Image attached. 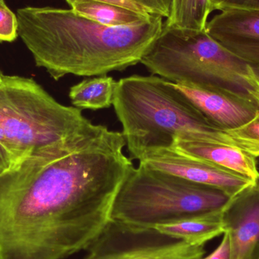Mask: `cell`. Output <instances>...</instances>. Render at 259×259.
Returning <instances> with one entry per match:
<instances>
[{
    "mask_svg": "<svg viewBox=\"0 0 259 259\" xmlns=\"http://www.w3.org/2000/svg\"><path fill=\"white\" fill-rule=\"evenodd\" d=\"M207 33L259 71V11L228 9L207 23Z\"/></svg>",
    "mask_w": 259,
    "mask_h": 259,
    "instance_id": "cell-11",
    "label": "cell"
},
{
    "mask_svg": "<svg viewBox=\"0 0 259 259\" xmlns=\"http://www.w3.org/2000/svg\"><path fill=\"white\" fill-rule=\"evenodd\" d=\"M173 149L251 181L259 178L256 158L237 146L199 140L182 133L175 137Z\"/></svg>",
    "mask_w": 259,
    "mask_h": 259,
    "instance_id": "cell-12",
    "label": "cell"
},
{
    "mask_svg": "<svg viewBox=\"0 0 259 259\" xmlns=\"http://www.w3.org/2000/svg\"><path fill=\"white\" fill-rule=\"evenodd\" d=\"M222 220L231 259H259V178L231 198Z\"/></svg>",
    "mask_w": 259,
    "mask_h": 259,
    "instance_id": "cell-9",
    "label": "cell"
},
{
    "mask_svg": "<svg viewBox=\"0 0 259 259\" xmlns=\"http://www.w3.org/2000/svg\"><path fill=\"white\" fill-rule=\"evenodd\" d=\"M212 12L210 0H173L171 12L164 25L177 28L204 30Z\"/></svg>",
    "mask_w": 259,
    "mask_h": 259,
    "instance_id": "cell-16",
    "label": "cell"
},
{
    "mask_svg": "<svg viewBox=\"0 0 259 259\" xmlns=\"http://www.w3.org/2000/svg\"><path fill=\"white\" fill-rule=\"evenodd\" d=\"M143 6L149 13L160 15L162 18H169L171 12L173 0H131Z\"/></svg>",
    "mask_w": 259,
    "mask_h": 259,
    "instance_id": "cell-20",
    "label": "cell"
},
{
    "mask_svg": "<svg viewBox=\"0 0 259 259\" xmlns=\"http://www.w3.org/2000/svg\"><path fill=\"white\" fill-rule=\"evenodd\" d=\"M6 4V3H5L4 0H0V5H4Z\"/></svg>",
    "mask_w": 259,
    "mask_h": 259,
    "instance_id": "cell-25",
    "label": "cell"
},
{
    "mask_svg": "<svg viewBox=\"0 0 259 259\" xmlns=\"http://www.w3.org/2000/svg\"><path fill=\"white\" fill-rule=\"evenodd\" d=\"M18 164L7 140L0 128V174L13 168Z\"/></svg>",
    "mask_w": 259,
    "mask_h": 259,
    "instance_id": "cell-21",
    "label": "cell"
},
{
    "mask_svg": "<svg viewBox=\"0 0 259 259\" xmlns=\"http://www.w3.org/2000/svg\"><path fill=\"white\" fill-rule=\"evenodd\" d=\"M67 3L71 6L74 2L78 0H66ZM95 1L104 2V3H112V4L117 5V6H122V7L127 8L131 10L136 11V12H142V13H149L147 10L143 6L134 3L131 0H95ZM150 14V13H149Z\"/></svg>",
    "mask_w": 259,
    "mask_h": 259,
    "instance_id": "cell-24",
    "label": "cell"
},
{
    "mask_svg": "<svg viewBox=\"0 0 259 259\" xmlns=\"http://www.w3.org/2000/svg\"><path fill=\"white\" fill-rule=\"evenodd\" d=\"M3 73H2V71H0V80H1V77H3Z\"/></svg>",
    "mask_w": 259,
    "mask_h": 259,
    "instance_id": "cell-26",
    "label": "cell"
},
{
    "mask_svg": "<svg viewBox=\"0 0 259 259\" xmlns=\"http://www.w3.org/2000/svg\"><path fill=\"white\" fill-rule=\"evenodd\" d=\"M200 259H231V243L228 234H224L220 244L210 255Z\"/></svg>",
    "mask_w": 259,
    "mask_h": 259,
    "instance_id": "cell-22",
    "label": "cell"
},
{
    "mask_svg": "<svg viewBox=\"0 0 259 259\" xmlns=\"http://www.w3.org/2000/svg\"><path fill=\"white\" fill-rule=\"evenodd\" d=\"M122 126L131 159L173 149L178 134L235 146L175 83L156 75H133L118 80L112 103Z\"/></svg>",
    "mask_w": 259,
    "mask_h": 259,
    "instance_id": "cell-3",
    "label": "cell"
},
{
    "mask_svg": "<svg viewBox=\"0 0 259 259\" xmlns=\"http://www.w3.org/2000/svg\"><path fill=\"white\" fill-rule=\"evenodd\" d=\"M0 128L18 164L33 152L96 135L107 127L93 124L80 109L61 104L33 79L3 74Z\"/></svg>",
    "mask_w": 259,
    "mask_h": 259,
    "instance_id": "cell-4",
    "label": "cell"
},
{
    "mask_svg": "<svg viewBox=\"0 0 259 259\" xmlns=\"http://www.w3.org/2000/svg\"><path fill=\"white\" fill-rule=\"evenodd\" d=\"M125 146L122 133L108 130L33 152L0 174V259L86 250L112 221L134 167Z\"/></svg>",
    "mask_w": 259,
    "mask_h": 259,
    "instance_id": "cell-1",
    "label": "cell"
},
{
    "mask_svg": "<svg viewBox=\"0 0 259 259\" xmlns=\"http://www.w3.org/2000/svg\"><path fill=\"white\" fill-rule=\"evenodd\" d=\"M85 252L82 259H200L205 251L203 245L186 243L155 229L111 221Z\"/></svg>",
    "mask_w": 259,
    "mask_h": 259,
    "instance_id": "cell-7",
    "label": "cell"
},
{
    "mask_svg": "<svg viewBox=\"0 0 259 259\" xmlns=\"http://www.w3.org/2000/svg\"><path fill=\"white\" fill-rule=\"evenodd\" d=\"M237 147L255 158H259V111L246 124L225 131Z\"/></svg>",
    "mask_w": 259,
    "mask_h": 259,
    "instance_id": "cell-17",
    "label": "cell"
},
{
    "mask_svg": "<svg viewBox=\"0 0 259 259\" xmlns=\"http://www.w3.org/2000/svg\"><path fill=\"white\" fill-rule=\"evenodd\" d=\"M139 161L193 182L219 189L231 198L254 182L241 175L180 153L174 149L158 151Z\"/></svg>",
    "mask_w": 259,
    "mask_h": 259,
    "instance_id": "cell-10",
    "label": "cell"
},
{
    "mask_svg": "<svg viewBox=\"0 0 259 259\" xmlns=\"http://www.w3.org/2000/svg\"><path fill=\"white\" fill-rule=\"evenodd\" d=\"M140 63L152 75L171 83L212 85L249 95L250 87L246 78L250 65L213 39L205 30L163 24L161 33Z\"/></svg>",
    "mask_w": 259,
    "mask_h": 259,
    "instance_id": "cell-6",
    "label": "cell"
},
{
    "mask_svg": "<svg viewBox=\"0 0 259 259\" xmlns=\"http://www.w3.org/2000/svg\"><path fill=\"white\" fill-rule=\"evenodd\" d=\"M231 199L225 192L140 162L120 188L112 221L143 229L213 211Z\"/></svg>",
    "mask_w": 259,
    "mask_h": 259,
    "instance_id": "cell-5",
    "label": "cell"
},
{
    "mask_svg": "<svg viewBox=\"0 0 259 259\" xmlns=\"http://www.w3.org/2000/svg\"><path fill=\"white\" fill-rule=\"evenodd\" d=\"M155 229L172 238L204 246L209 240L225 234L222 210L158 225Z\"/></svg>",
    "mask_w": 259,
    "mask_h": 259,
    "instance_id": "cell-13",
    "label": "cell"
},
{
    "mask_svg": "<svg viewBox=\"0 0 259 259\" xmlns=\"http://www.w3.org/2000/svg\"><path fill=\"white\" fill-rule=\"evenodd\" d=\"M175 85L216 127L224 132L246 124L259 111L250 96L228 88L193 83Z\"/></svg>",
    "mask_w": 259,
    "mask_h": 259,
    "instance_id": "cell-8",
    "label": "cell"
},
{
    "mask_svg": "<svg viewBox=\"0 0 259 259\" xmlns=\"http://www.w3.org/2000/svg\"><path fill=\"white\" fill-rule=\"evenodd\" d=\"M18 36L16 15L6 4L0 5V41L12 42Z\"/></svg>",
    "mask_w": 259,
    "mask_h": 259,
    "instance_id": "cell-18",
    "label": "cell"
},
{
    "mask_svg": "<svg viewBox=\"0 0 259 259\" xmlns=\"http://www.w3.org/2000/svg\"><path fill=\"white\" fill-rule=\"evenodd\" d=\"M211 11L228 9L259 11V0H210Z\"/></svg>",
    "mask_w": 259,
    "mask_h": 259,
    "instance_id": "cell-19",
    "label": "cell"
},
{
    "mask_svg": "<svg viewBox=\"0 0 259 259\" xmlns=\"http://www.w3.org/2000/svg\"><path fill=\"white\" fill-rule=\"evenodd\" d=\"M246 80L250 87L249 95L253 99L259 109V71H257L252 67H249V74Z\"/></svg>",
    "mask_w": 259,
    "mask_h": 259,
    "instance_id": "cell-23",
    "label": "cell"
},
{
    "mask_svg": "<svg viewBox=\"0 0 259 259\" xmlns=\"http://www.w3.org/2000/svg\"><path fill=\"white\" fill-rule=\"evenodd\" d=\"M71 6V9L80 16L109 27L133 25L146 21L154 15L95 0H78Z\"/></svg>",
    "mask_w": 259,
    "mask_h": 259,
    "instance_id": "cell-14",
    "label": "cell"
},
{
    "mask_svg": "<svg viewBox=\"0 0 259 259\" xmlns=\"http://www.w3.org/2000/svg\"><path fill=\"white\" fill-rule=\"evenodd\" d=\"M117 83L113 77L107 75L85 79L70 89L68 96L71 104L80 110L111 107Z\"/></svg>",
    "mask_w": 259,
    "mask_h": 259,
    "instance_id": "cell-15",
    "label": "cell"
},
{
    "mask_svg": "<svg viewBox=\"0 0 259 259\" xmlns=\"http://www.w3.org/2000/svg\"><path fill=\"white\" fill-rule=\"evenodd\" d=\"M18 34L35 63L59 80L65 76L98 77L141 62L162 30L163 18L152 15L133 25L109 27L72 9H18Z\"/></svg>",
    "mask_w": 259,
    "mask_h": 259,
    "instance_id": "cell-2",
    "label": "cell"
}]
</instances>
